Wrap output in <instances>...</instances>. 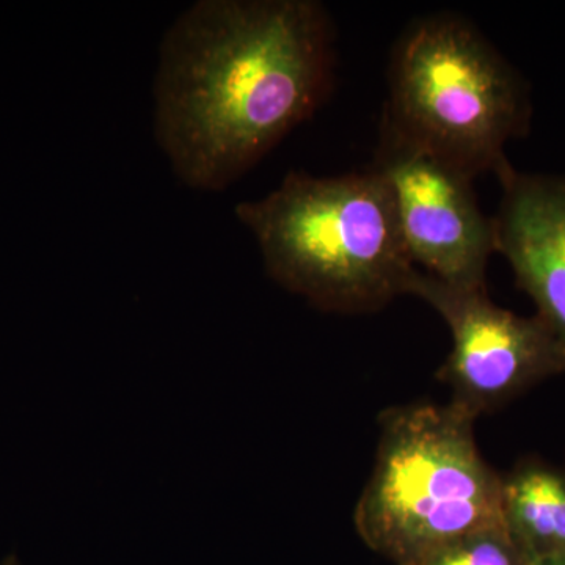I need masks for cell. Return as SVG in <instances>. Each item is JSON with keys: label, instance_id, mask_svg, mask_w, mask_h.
Listing matches in <instances>:
<instances>
[{"label": "cell", "instance_id": "6da1fadb", "mask_svg": "<svg viewBox=\"0 0 565 565\" xmlns=\"http://www.w3.org/2000/svg\"><path fill=\"white\" fill-rule=\"evenodd\" d=\"M334 29L316 0H199L167 29L154 136L174 174L222 191L326 103Z\"/></svg>", "mask_w": 565, "mask_h": 565}, {"label": "cell", "instance_id": "7a4b0ae2", "mask_svg": "<svg viewBox=\"0 0 565 565\" xmlns=\"http://www.w3.org/2000/svg\"><path fill=\"white\" fill-rule=\"evenodd\" d=\"M234 212L255 236L267 274L319 310H381L408 292L418 270L373 167L329 178L294 170L275 191Z\"/></svg>", "mask_w": 565, "mask_h": 565}, {"label": "cell", "instance_id": "3957f363", "mask_svg": "<svg viewBox=\"0 0 565 565\" xmlns=\"http://www.w3.org/2000/svg\"><path fill=\"white\" fill-rule=\"evenodd\" d=\"M530 121L526 82L473 22L441 11L401 33L381 128L475 180L511 169L505 145Z\"/></svg>", "mask_w": 565, "mask_h": 565}, {"label": "cell", "instance_id": "277c9868", "mask_svg": "<svg viewBox=\"0 0 565 565\" xmlns=\"http://www.w3.org/2000/svg\"><path fill=\"white\" fill-rule=\"evenodd\" d=\"M475 422L452 404L399 405L381 415L373 475L353 514L364 544L405 565L503 523L501 476L479 451Z\"/></svg>", "mask_w": 565, "mask_h": 565}, {"label": "cell", "instance_id": "5b68a950", "mask_svg": "<svg viewBox=\"0 0 565 565\" xmlns=\"http://www.w3.org/2000/svg\"><path fill=\"white\" fill-rule=\"evenodd\" d=\"M444 318L452 349L438 379L451 401L478 418L531 385L565 373V348L537 316L523 318L498 307L487 289L460 288L416 270L408 285Z\"/></svg>", "mask_w": 565, "mask_h": 565}, {"label": "cell", "instance_id": "8992f818", "mask_svg": "<svg viewBox=\"0 0 565 565\" xmlns=\"http://www.w3.org/2000/svg\"><path fill=\"white\" fill-rule=\"evenodd\" d=\"M371 167L388 188L415 267L448 285L486 289L497 241L473 178L384 128Z\"/></svg>", "mask_w": 565, "mask_h": 565}, {"label": "cell", "instance_id": "52a82bcc", "mask_svg": "<svg viewBox=\"0 0 565 565\" xmlns=\"http://www.w3.org/2000/svg\"><path fill=\"white\" fill-rule=\"evenodd\" d=\"M498 180L503 196L493 217L497 253L565 348V177L511 167Z\"/></svg>", "mask_w": 565, "mask_h": 565}, {"label": "cell", "instance_id": "ba28073f", "mask_svg": "<svg viewBox=\"0 0 565 565\" xmlns=\"http://www.w3.org/2000/svg\"><path fill=\"white\" fill-rule=\"evenodd\" d=\"M501 516L527 556L565 555V471L525 460L501 476Z\"/></svg>", "mask_w": 565, "mask_h": 565}, {"label": "cell", "instance_id": "9c48e42d", "mask_svg": "<svg viewBox=\"0 0 565 565\" xmlns=\"http://www.w3.org/2000/svg\"><path fill=\"white\" fill-rule=\"evenodd\" d=\"M527 559L504 523H497L434 546L405 565H526Z\"/></svg>", "mask_w": 565, "mask_h": 565}, {"label": "cell", "instance_id": "30bf717a", "mask_svg": "<svg viewBox=\"0 0 565 565\" xmlns=\"http://www.w3.org/2000/svg\"><path fill=\"white\" fill-rule=\"evenodd\" d=\"M526 565H565V555L533 556Z\"/></svg>", "mask_w": 565, "mask_h": 565}, {"label": "cell", "instance_id": "8fae6325", "mask_svg": "<svg viewBox=\"0 0 565 565\" xmlns=\"http://www.w3.org/2000/svg\"><path fill=\"white\" fill-rule=\"evenodd\" d=\"M0 565H21L18 557L14 555L7 556L6 559L0 561Z\"/></svg>", "mask_w": 565, "mask_h": 565}]
</instances>
